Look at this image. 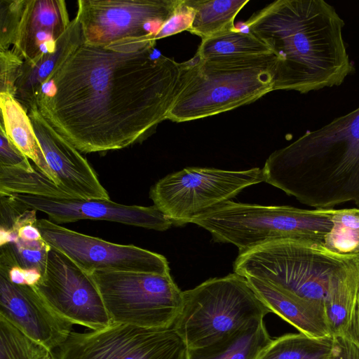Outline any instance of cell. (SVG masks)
<instances>
[{"instance_id": "16", "label": "cell", "mask_w": 359, "mask_h": 359, "mask_svg": "<svg viewBox=\"0 0 359 359\" xmlns=\"http://www.w3.org/2000/svg\"><path fill=\"white\" fill-rule=\"evenodd\" d=\"M0 315L50 351L60 347L72 332L73 324L55 312L34 287L15 285L3 275Z\"/></svg>"}, {"instance_id": "21", "label": "cell", "mask_w": 359, "mask_h": 359, "mask_svg": "<svg viewBox=\"0 0 359 359\" xmlns=\"http://www.w3.org/2000/svg\"><path fill=\"white\" fill-rule=\"evenodd\" d=\"M0 126L8 138L34 163L38 170L57 185V180L48 166L27 111L14 97L6 93H0Z\"/></svg>"}, {"instance_id": "9", "label": "cell", "mask_w": 359, "mask_h": 359, "mask_svg": "<svg viewBox=\"0 0 359 359\" xmlns=\"http://www.w3.org/2000/svg\"><path fill=\"white\" fill-rule=\"evenodd\" d=\"M265 181L263 168L226 170L187 167L159 180L149 197L177 226L231 201L245 188Z\"/></svg>"}, {"instance_id": "6", "label": "cell", "mask_w": 359, "mask_h": 359, "mask_svg": "<svg viewBox=\"0 0 359 359\" xmlns=\"http://www.w3.org/2000/svg\"><path fill=\"white\" fill-rule=\"evenodd\" d=\"M182 295L172 327L188 349L209 346L252 327L271 313L247 278L234 272L210 278Z\"/></svg>"}, {"instance_id": "35", "label": "cell", "mask_w": 359, "mask_h": 359, "mask_svg": "<svg viewBox=\"0 0 359 359\" xmlns=\"http://www.w3.org/2000/svg\"><path fill=\"white\" fill-rule=\"evenodd\" d=\"M346 336L359 347V292L351 323Z\"/></svg>"}, {"instance_id": "18", "label": "cell", "mask_w": 359, "mask_h": 359, "mask_svg": "<svg viewBox=\"0 0 359 359\" xmlns=\"http://www.w3.org/2000/svg\"><path fill=\"white\" fill-rule=\"evenodd\" d=\"M245 278L271 313L299 332L312 337L332 336L323 304L297 297L258 278Z\"/></svg>"}, {"instance_id": "25", "label": "cell", "mask_w": 359, "mask_h": 359, "mask_svg": "<svg viewBox=\"0 0 359 359\" xmlns=\"http://www.w3.org/2000/svg\"><path fill=\"white\" fill-rule=\"evenodd\" d=\"M270 53V48L252 32L234 27L202 40L195 55L200 59H207Z\"/></svg>"}, {"instance_id": "31", "label": "cell", "mask_w": 359, "mask_h": 359, "mask_svg": "<svg viewBox=\"0 0 359 359\" xmlns=\"http://www.w3.org/2000/svg\"><path fill=\"white\" fill-rule=\"evenodd\" d=\"M24 60L12 49L0 50V93L14 97Z\"/></svg>"}, {"instance_id": "26", "label": "cell", "mask_w": 359, "mask_h": 359, "mask_svg": "<svg viewBox=\"0 0 359 359\" xmlns=\"http://www.w3.org/2000/svg\"><path fill=\"white\" fill-rule=\"evenodd\" d=\"M17 194L74 198L39 170L0 166V195Z\"/></svg>"}, {"instance_id": "27", "label": "cell", "mask_w": 359, "mask_h": 359, "mask_svg": "<svg viewBox=\"0 0 359 359\" xmlns=\"http://www.w3.org/2000/svg\"><path fill=\"white\" fill-rule=\"evenodd\" d=\"M333 227L325 236L324 244L339 254L359 253V208L334 209Z\"/></svg>"}, {"instance_id": "28", "label": "cell", "mask_w": 359, "mask_h": 359, "mask_svg": "<svg viewBox=\"0 0 359 359\" xmlns=\"http://www.w3.org/2000/svg\"><path fill=\"white\" fill-rule=\"evenodd\" d=\"M51 352L0 315V359H43Z\"/></svg>"}, {"instance_id": "1", "label": "cell", "mask_w": 359, "mask_h": 359, "mask_svg": "<svg viewBox=\"0 0 359 359\" xmlns=\"http://www.w3.org/2000/svg\"><path fill=\"white\" fill-rule=\"evenodd\" d=\"M156 41L82 43L42 86L35 105L82 153L120 149L142 140L168 115L189 60L156 55Z\"/></svg>"}, {"instance_id": "3", "label": "cell", "mask_w": 359, "mask_h": 359, "mask_svg": "<svg viewBox=\"0 0 359 359\" xmlns=\"http://www.w3.org/2000/svg\"><path fill=\"white\" fill-rule=\"evenodd\" d=\"M262 168L265 182L303 204L359 208V107L273 151Z\"/></svg>"}, {"instance_id": "10", "label": "cell", "mask_w": 359, "mask_h": 359, "mask_svg": "<svg viewBox=\"0 0 359 359\" xmlns=\"http://www.w3.org/2000/svg\"><path fill=\"white\" fill-rule=\"evenodd\" d=\"M188 348L172 327L146 328L111 324L87 332L72 331L56 359H187Z\"/></svg>"}, {"instance_id": "15", "label": "cell", "mask_w": 359, "mask_h": 359, "mask_svg": "<svg viewBox=\"0 0 359 359\" xmlns=\"http://www.w3.org/2000/svg\"><path fill=\"white\" fill-rule=\"evenodd\" d=\"M27 113L57 186L74 198L109 199L108 192L81 152L53 129L36 105Z\"/></svg>"}, {"instance_id": "30", "label": "cell", "mask_w": 359, "mask_h": 359, "mask_svg": "<svg viewBox=\"0 0 359 359\" xmlns=\"http://www.w3.org/2000/svg\"><path fill=\"white\" fill-rule=\"evenodd\" d=\"M26 0H0V50L14 45Z\"/></svg>"}, {"instance_id": "11", "label": "cell", "mask_w": 359, "mask_h": 359, "mask_svg": "<svg viewBox=\"0 0 359 359\" xmlns=\"http://www.w3.org/2000/svg\"><path fill=\"white\" fill-rule=\"evenodd\" d=\"M77 3L76 18L84 43L107 46L129 38L154 40L179 0H79Z\"/></svg>"}, {"instance_id": "24", "label": "cell", "mask_w": 359, "mask_h": 359, "mask_svg": "<svg viewBox=\"0 0 359 359\" xmlns=\"http://www.w3.org/2000/svg\"><path fill=\"white\" fill-rule=\"evenodd\" d=\"M334 337H312L302 332L288 333L273 339L257 359H327Z\"/></svg>"}, {"instance_id": "23", "label": "cell", "mask_w": 359, "mask_h": 359, "mask_svg": "<svg viewBox=\"0 0 359 359\" xmlns=\"http://www.w3.org/2000/svg\"><path fill=\"white\" fill-rule=\"evenodd\" d=\"M194 10L189 32L201 38H210L234 28V20L248 0H188Z\"/></svg>"}, {"instance_id": "32", "label": "cell", "mask_w": 359, "mask_h": 359, "mask_svg": "<svg viewBox=\"0 0 359 359\" xmlns=\"http://www.w3.org/2000/svg\"><path fill=\"white\" fill-rule=\"evenodd\" d=\"M194 16V10L188 0H179L170 17L164 22L154 36V40L168 37L183 31H189Z\"/></svg>"}, {"instance_id": "2", "label": "cell", "mask_w": 359, "mask_h": 359, "mask_svg": "<svg viewBox=\"0 0 359 359\" xmlns=\"http://www.w3.org/2000/svg\"><path fill=\"white\" fill-rule=\"evenodd\" d=\"M244 25L277 58L273 90L307 93L341 84L353 70L344 20L323 0H278Z\"/></svg>"}, {"instance_id": "29", "label": "cell", "mask_w": 359, "mask_h": 359, "mask_svg": "<svg viewBox=\"0 0 359 359\" xmlns=\"http://www.w3.org/2000/svg\"><path fill=\"white\" fill-rule=\"evenodd\" d=\"M11 247L21 267L37 269L42 273L50 246L43 240L26 241L18 238L13 243H6Z\"/></svg>"}, {"instance_id": "17", "label": "cell", "mask_w": 359, "mask_h": 359, "mask_svg": "<svg viewBox=\"0 0 359 359\" xmlns=\"http://www.w3.org/2000/svg\"><path fill=\"white\" fill-rule=\"evenodd\" d=\"M69 20L63 0H26L12 50L25 61L55 50Z\"/></svg>"}, {"instance_id": "22", "label": "cell", "mask_w": 359, "mask_h": 359, "mask_svg": "<svg viewBox=\"0 0 359 359\" xmlns=\"http://www.w3.org/2000/svg\"><path fill=\"white\" fill-rule=\"evenodd\" d=\"M272 340L262 322L209 346L188 349L187 359H257Z\"/></svg>"}, {"instance_id": "8", "label": "cell", "mask_w": 359, "mask_h": 359, "mask_svg": "<svg viewBox=\"0 0 359 359\" xmlns=\"http://www.w3.org/2000/svg\"><path fill=\"white\" fill-rule=\"evenodd\" d=\"M90 274L112 324L170 328L180 313L183 292L170 273L95 271Z\"/></svg>"}, {"instance_id": "36", "label": "cell", "mask_w": 359, "mask_h": 359, "mask_svg": "<svg viewBox=\"0 0 359 359\" xmlns=\"http://www.w3.org/2000/svg\"><path fill=\"white\" fill-rule=\"evenodd\" d=\"M43 359H56V358L55 355L53 353V352H51Z\"/></svg>"}, {"instance_id": "7", "label": "cell", "mask_w": 359, "mask_h": 359, "mask_svg": "<svg viewBox=\"0 0 359 359\" xmlns=\"http://www.w3.org/2000/svg\"><path fill=\"white\" fill-rule=\"evenodd\" d=\"M334 211L333 208L308 210L229 201L192 218L189 223L208 231L215 242L236 245L240 253L283 238L323 243L333 227Z\"/></svg>"}, {"instance_id": "5", "label": "cell", "mask_w": 359, "mask_h": 359, "mask_svg": "<svg viewBox=\"0 0 359 359\" xmlns=\"http://www.w3.org/2000/svg\"><path fill=\"white\" fill-rule=\"evenodd\" d=\"M355 255L337 253L315 240L283 238L238 253L233 271L324 304L332 274Z\"/></svg>"}, {"instance_id": "14", "label": "cell", "mask_w": 359, "mask_h": 359, "mask_svg": "<svg viewBox=\"0 0 359 359\" xmlns=\"http://www.w3.org/2000/svg\"><path fill=\"white\" fill-rule=\"evenodd\" d=\"M27 207L39 210L57 224L81 219L106 220L163 231L172 222L155 205H127L110 199L58 198L29 194H10Z\"/></svg>"}, {"instance_id": "20", "label": "cell", "mask_w": 359, "mask_h": 359, "mask_svg": "<svg viewBox=\"0 0 359 359\" xmlns=\"http://www.w3.org/2000/svg\"><path fill=\"white\" fill-rule=\"evenodd\" d=\"M359 292V253L332 276L325 310L332 336H346Z\"/></svg>"}, {"instance_id": "34", "label": "cell", "mask_w": 359, "mask_h": 359, "mask_svg": "<svg viewBox=\"0 0 359 359\" xmlns=\"http://www.w3.org/2000/svg\"><path fill=\"white\" fill-rule=\"evenodd\" d=\"M332 351L327 359H359V347L346 336L334 337Z\"/></svg>"}, {"instance_id": "12", "label": "cell", "mask_w": 359, "mask_h": 359, "mask_svg": "<svg viewBox=\"0 0 359 359\" xmlns=\"http://www.w3.org/2000/svg\"><path fill=\"white\" fill-rule=\"evenodd\" d=\"M33 287L55 312L72 324L90 330L112 324L90 274L52 247L41 278Z\"/></svg>"}, {"instance_id": "4", "label": "cell", "mask_w": 359, "mask_h": 359, "mask_svg": "<svg viewBox=\"0 0 359 359\" xmlns=\"http://www.w3.org/2000/svg\"><path fill=\"white\" fill-rule=\"evenodd\" d=\"M184 83L168 115L174 122L207 118L250 104L273 90V53L189 60Z\"/></svg>"}, {"instance_id": "33", "label": "cell", "mask_w": 359, "mask_h": 359, "mask_svg": "<svg viewBox=\"0 0 359 359\" xmlns=\"http://www.w3.org/2000/svg\"><path fill=\"white\" fill-rule=\"evenodd\" d=\"M0 166L20 168L27 171L34 170L29 158L8 138L0 126Z\"/></svg>"}, {"instance_id": "13", "label": "cell", "mask_w": 359, "mask_h": 359, "mask_svg": "<svg viewBox=\"0 0 359 359\" xmlns=\"http://www.w3.org/2000/svg\"><path fill=\"white\" fill-rule=\"evenodd\" d=\"M36 226L43 239L50 247L88 273L95 271L170 273L168 262L162 255L134 245L110 243L46 219H38Z\"/></svg>"}, {"instance_id": "19", "label": "cell", "mask_w": 359, "mask_h": 359, "mask_svg": "<svg viewBox=\"0 0 359 359\" xmlns=\"http://www.w3.org/2000/svg\"><path fill=\"white\" fill-rule=\"evenodd\" d=\"M83 43L81 27L75 18L56 41L54 50L44 53L30 61L24 60L15 83L14 97L27 111L35 105L44 83Z\"/></svg>"}]
</instances>
